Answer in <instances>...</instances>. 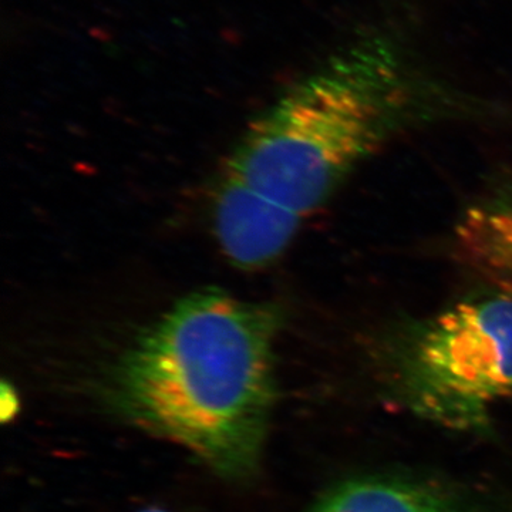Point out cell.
I'll use <instances>...</instances> for the list:
<instances>
[{"instance_id": "2", "label": "cell", "mask_w": 512, "mask_h": 512, "mask_svg": "<svg viewBox=\"0 0 512 512\" xmlns=\"http://www.w3.org/2000/svg\"><path fill=\"white\" fill-rule=\"evenodd\" d=\"M423 114V100L389 52L362 46L258 117L224 173L305 218Z\"/></svg>"}, {"instance_id": "8", "label": "cell", "mask_w": 512, "mask_h": 512, "mask_svg": "<svg viewBox=\"0 0 512 512\" xmlns=\"http://www.w3.org/2000/svg\"><path fill=\"white\" fill-rule=\"evenodd\" d=\"M136 512H170L167 510H164V508L160 507H150V508H144V510L136 511Z\"/></svg>"}, {"instance_id": "3", "label": "cell", "mask_w": 512, "mask_h": 512, "mask_svg": "<svg viewBox=\"0 0 512 512\" xmlns=\"http://www.w3.org/2000/svg\"><path fill=\"white\" fill-rule=\"evenodd\" d=\"M414 406L457 426L485 420L512 397V296L458 303L420 325L400 353Z\"/></svg>"}, {"instance_id": "6", "label": "cell", "mask_w": 512, "mask_h": 512, "mask_svg": "<svg viewBox=\"0 0 512 512\" xmlns=\"http://www.w3.org/2000/svg\"><path fill=\"white\" fill-rule=\"evenodd\" d=\"M311 512H464L441 495L397 481L360 480L342 485Z\"/></svg>"}, {"instance_id": "4", "label": "cell", "mask_w": 512, "mask_h": 512, "mask_svg": "<svg viewBox=\"0 0 512 512\" xmlns=\"http://www.w3.org/2000/svg\"><path fill=\"white\" fill-rule=\"evenodd\" d=\"M303 218L244 181L222 174L214 204L218 242L231 264L259 269L291 245Z\"/></svg>"}, {"instance_id": "5", "label": "cell", "mask_w": 512, "mask_h": 512, "mask_svg": "<svg viewBox=\"0 0 512 512\" xmlns=\"http://www.w3.org/2000/svg\"><path fill=\"white\" fill-rule=\"evenodd\" d=\"M454 251L478 278L512 296V191L464 212L454 232Z\"/></svg>"}, {"instance_id": "7", "label": "cell", "mask_w": 512, "mask_h": 512, "mask_svg": "<svg viewBox=\"0 0 512 512\" xmlns=\"http://www.w3.org/2000/svg\"><path fill=\"white\" fill-rule=\"evenodd\" d=\"M19 412V397L15 393L12 386L9 384H2V393H0V413H2V420L9 421L16 416Z\"/></svg>"}, {"instance_id": "1", "label": "cell", "mask_w": 512, "mask_h": 512, "mask_svg": "<svg viewBox=\"0 0 512 512\" xmlns=\"http://www.w3.org/2000/svg\"><path fill=\"white\" fill-rule=\"evenodd\" d=\"M282 313L218 288L180 299L117 366L127 419L184 447L228 478L261 461L275 397L274 346Z\"/></svg>"}]
</instances>
